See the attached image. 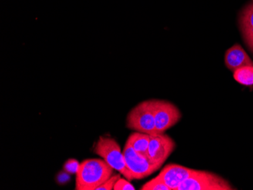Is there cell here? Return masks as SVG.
Segmentation results:
<instances>
[{
  "label": "cell",
  "mask_w": 253,
  "mask_h": 190,
  "mask_svg": "<svg viewBox=\"0 0 253 190\" xmlns=\"http://www.w3.org/2000/svg\"><path fill=\"white\" fill-rule=\"evenodd\" d=\"M224 62L227 69L233 72L243 67L253 65V60L240 44H235L232 47L227 49Z\"/></svg>",
  "instance_id": "obj_9"
},
{
  "label": "cell",
  "mask_w": 253,
  "mask_h": 190,
  "mask_svg": "<svg viewBox=\"0 0 253 190\" xmlns=\"http://www.w3.org/2000/svg\"><path fill=\"white\" fill-rule=\"evenodd\" d=\"M197 171L198 170L191 169L179 164H170L166 165L156 177L163 181L170 190H177L183 181Z\"/></svg>",
  "instance_id": "obj_8"
},
{
  "label": "cell",
  "mask_w": 253,
  "mask_h": 190,
  "mask_svg": "<svg viewBox=\"0 0 253 190\" xmlns=\"http://www.w3.org/2000/svg\"><path fill=\"white\" fill-rule=\"evenodd\" d=\"M240 27L244 37L253 32V2L247 5L240 15Z\"/></svg>",
  "instance_id": "obj_11"
},
{
  "label": "cell",
  "mask_w": 253,
  "mask_h": 190,
  "mask_svg": "<svg viewBox=\"0 0 253 190\" xmlns=\"http://www.w3.org/2000/svg\"><path fill=\"white\" fill-rule=\"evenodd\" d=\"M121 178L120 174H114L110 178L108 179L106 182L103 183L102 185L99 186L96 190H114L115 184L117 182L118 180Z\"/></svg>",
  "instance_id": "obj_14"
},
{
  "label": "cell",
  "mask_w": 253,
  "mask_h": 190,
  "mask_svg": "<svg viewBox=\"0 0 253 190\" xmlns=\"http://www.w3.org/2000/svg\"><path fill=\"white\" fill-rule=\"evenodd\" d=\"M94 152L126 180H134L128 167H126L123 152L116 140L101 136L95 145Z\"/></svg>",
  "instance_id": "obj_2"
},
{
  "label": "cell",
  "mask_w": 253,
  "mask_h": 190,
  "mask_svg": "<svg viewBox=\"0 0 253 190\" xmlns=\"http://www.w3.org/2000/svg\"><path fill=\"white\" fill-rule=\"evenodd\" d=\"M234 78L240 84L244 86H253V65L243 67L237 69L234 72Z\"/></svg>",
  "instance_id": "obj_12"
},
{
  "label": "cell",
  "mask_w": 253,
  "mask_h": 190,
  "mask_svg": "<svg viewBox=\"0 0 253 190\" xmlns=\"http://www.w3.org/2000/svg\"><path fill=\"white\" fill-rule=\"evenodd\" d=\"M174 140L166 133H156L150 135L147 156L152 162L163 166L174 150Z\"/></svg>",
  "instance_id": "obj_7"
},
{
  "label": "cell",
  "mask_w": 253,
  "mask_h": 190,
  "mask_svg": "<svg viewBox=\"0 0 253 190\" xmlns=\"http://www.w3.org/2000/svg\"><path fill=\"white\" fill-rule=\"evenodd\" d=\"M123 153L126 167H128L134 180H141L147 177L162 167V165L152 162L149 158H145L137 154L127 143H125Z\"/></svg>",
  "instance_id": "obj_6"
},
{
  "label": "cell",
  "mask_w": 253,
  "mask_h": 190,
  "mask_svg": "<svg viewBox=\"0 0 253 190\" xmlns=\"http://www.w3.org/2000/svg\"><path fill=\"white\" fill-rule=\"evenodd\" d=\"M79 163L75 159L68 160L64 166L66 172L70 173V174H76L78 171V167H79Z\"/></svg>",
  "instance_id": "obj_16"
},
{
  "label": "cell",
  "mask_w": 253,
  "mask_h": 190,
  "mask_svg": "<svg viewBox=\"0 0 253 190\" xmlns=\"http://www.w3.org/2000/svg\"><path fill=\"white\" fill-rule=\"evenodd\" d=\"M114 190H135V187L129 182L128 180L120 178L115 184Z\"/></svg>",
  "instance_id": "obj_15"
},
{
  "label": "cell",
  "mask_w": 253,
  "mask_h": 190,
  "mask_svg": "<svg viewBox=\"0 0 253 190\" xmlns=\"http://www.w3.org/2000/svg\"><path fill=\"white\" fill-rule=\"evenodd\" d=\"M141 190H170V189L163 181L157 177L152 179L151 181L145 184L140 188Z\"/></svg>",
  "instance_id": "obj_13"
},
{
  "label": "cell",
  "mask_w": 253,
  "mask_h": 190,
  "mask_svg": "<svg viewBox=\"0 0 253 190\" xmlns=\"http://www.w3.org/2000/svg\"><path fill=\"white\" fill-rule=\"evenodd\" d=\"M126 126L134 131L149 135L156 134L153 99L142 102L133 107L126 116Z\"/></svg>",
  "instance_id": "obj_3"
},
{
  "label": "cell",
  "mask_w": 253,
  "mask_h": 190,
  "mask_svg": "<svg viewBox=\"0 0 253 190\" xmlns=\"http://www.w3.org/2000/svg\"><path fill=\"white\" fill-rule=\"evenodd\" d=\"M149 141H150L149 134L136 131L129 136L126 143H128L137 154L145 158H148L147 153Z\"/></svg>",
  "instance_id": "obj_10"
},
{
  "label": "cell",
  "mask_w": 253,
  "mask_h": 190,
  "mask_svg": "<svg viewBox=\"0 0 253 190\" xmlns=\"http://www.w3.org/2000/svg\"><path fill=\"white\" fill-rule=\"evenodd\" d=\"M247 46L250 48V51L253 52V32L250 33V35L244 37Z\"/></svg>",
  "instance_id": "obj_17"
},
{
  "label": "cell",
  "mask_w": 253,
  "mask_h": 190,
  "mask_svg": "<svg viewBox=\"0 0 253 190\" xmlns=\"http://www.w3.org/2000/svg\"><path fill=\"white\" fill-rule=\"evenodd\" d=\"M156 133H163L180 121L182 114L180 109L170 102L153 99Z\"/></svg>",
  "instance_id": "obj_5"
},
{
  "label": "cell",
  "mask_w": 253,
  "mask_h": 190,
  "mask_svg": "<svg viewBox=\"0 0 253 190\" xmlns=\"http://www.w3.org/2000/svg\"><path fill=\"white\" fill-rule=\"evenodd\" d=\"M114 169L104 160L89 158L79 164L76 173V190H96L113 175Z\"/></svg>",
  "instance_id": "obj_1"
},
{
  "label": "cell",
  "mask_w": 253,
  "mask_h": 190,
  "mask_svg": "<svg viewBox=\"0 0 253 190\" xmlns=\"http://www.w3.org/2000/svg\"><path fill=\"white\" fill-rule=\"evenodd\" d=\"M236 190L225 179L214 173L198 170L196 174L183 181L177 190Z\"/></svg>",
  "instance_id": "obj_4"
}]
</instances>
